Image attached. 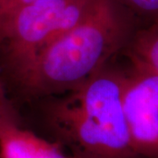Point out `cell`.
Returning a JSON list of instances; mask_svg holds the SVG:
<instances>
[{
	"label": "cell",
	"instance_id": "cell-2",
	"mask_svg": "<svg viewBox=\"0 0 158 158\" xmlns=\"http://www.w3.org/2000/svg\"><path fill=\"white\" fill-rule=\"evenodd\" d=\"M124 71L106 65L48 110L59 139L82 158H139L123 106Z\"/></svg>",
	"mask_w": 158,
	"mask_h": 158
},
{
	"label": "cell",
	"instance_id": "cell-8",
	"mask_svg": "<svg viewBox=\"0 0 158 158\" xmlns=\"http://www.w3.org/2000/svg\"><path fill=\"white\" fill-rule=\"evenodd\" d=\"M43 0H0V16Z\"/></svg>",
	"mask_w": 158,
	"mask_h": 158
},
{
	"label": "cell",
	"instance_id": "cell-4",
	"mask_svg": "<svg viewBox=\"0 0 158 158\" xmlns=\"http://www.w3.org/2000/svg\"><path fill=\"white\" fill-rule=\"evenodd\" d=\"M130 62L124 71L123 106L131 144L139 158H158V74Z\"/></svg>",
	"mask_w": 158,
	"mask_h": 158
},
{
	"label": "cell",
	"instance_id": "cell-5",
	"mask_svg": "<svg viewBox=\"0 0 158 158\" xmlns=\"http://www.w3.org/2000/svg\"><path fill=\"white\" fill-rule=\"evenodd\" d=\"M0 158H82L69 156L57 143L21 128L15 118L0 126Z\"/></svg>",
	"mask_w": 158,
	"mask_h": 158
},
{
	"label": "cell",
	"instance_id": "cell-6",
	"mask_svg": "<svg viewBox=\"0 0 158 158\" xmlns=\"http://www.w3.org/2000/svg\"><path fill=\"white\" fill-rule=\"evenodd\" d=\"M127 47L130 59L158 74V22L136 30Z\"/></svg>",
	"mask_w": 158,
	"mask_h": 158
},
{
	"label": "cell",
	"instance_id": "cell-7",
	"mask_svg": "<svg viewBox=\"0 0 158 158\" xmlns=\"http://www.w3.org/2000/svg\"><path fill=\"white\" fill-rule=\"evenodd\" d=\"M135 15L147 19L149 24L158 22V0H118Z\"/></svg>",
	"mask_w": 158,
	"mask_h": 158
},
{
	"label": "cell",
	"instance_id": "cell-3",
	"mask_svg": "<svg viewBox=\"0 0 158 158\" xmlns=\"http://www.w3.org/2000/svg\"><path fill=\"white\" fill-rule=\"evenodd\" d=\"M96 0H43L0 16V69L9 77L72 28Z\"/></svg>",
	"mask_w": 158,
	"mask_h": 158
},
{
	"label": "cell",
	"instance_id": "cell-1",
	"mask_svg": "<svg viewBox=\"0 0 158 158\" xmlns=\"http://www.w3.org/2000/svg\"><path fill=\"white\" fill-rule=\"evenodd\" d=\"M135 19L118 0H96L76 26L9 77L30 95L69 92L128 45L136 31Z\"/></svg>",
	"mask_w": 158,
	"mask_h": 158
},
{
	"label": "cell",
	"instance_id": "cell-9",
	"mask_svg": "<svg viewBox=\"0 0 158 158\" xmlns=\"http://www.w3.org/2000/svg\"><path fill=\"white\" fill-rule=\"evenodd\" d=\"M12 118H14V116L11 112L10 104L6 98L5 86L3 82L0 80V126L6 120Z\"/></svg>",
	"mask_w": 158,
	"mask_h": 158
}]
</instances>
